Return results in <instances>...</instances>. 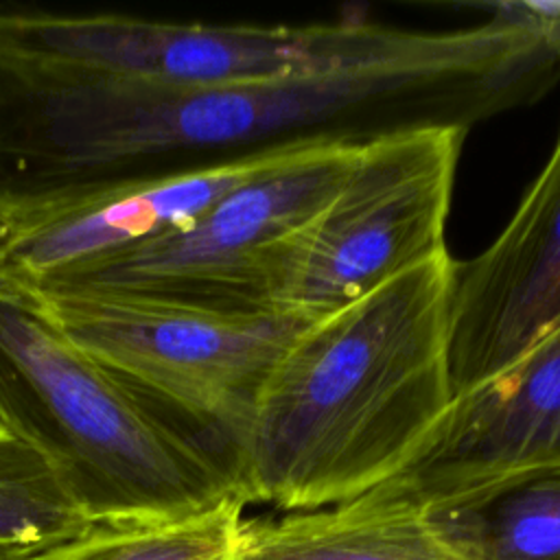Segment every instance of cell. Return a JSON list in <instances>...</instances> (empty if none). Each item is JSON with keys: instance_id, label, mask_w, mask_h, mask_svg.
Wrapping results in <instances>:
<instances>
[{"instance_id": "52a82bcc", "label": "cell", "mask_w": 560, "mask_h": 560, "mask_svg": "<svg viewBox=\"0 0 560 560\" xmlns=\"http://www.w3.org/2000/svg\"><path fill=\"white\" fill-rule=\"evenodd\" d=\"M558 466L560 324L503 372L453 396L413 457L357 499L433 512L499 479Z\"/></svg>"}, {"instance_id": "8992f818", "label": "cell", "mask_w": 560, "mask_h": 560, "mask_svg": "<svg viewBox=\"0 0 560 560\" xmlns=\"http://www.w3.org/2000/svg\"><path fill=\"white\" fill-rule=\"evenodd\" d=\"M392 39L383 24H175L127 15L0 13V55L188 85H230L359 61Z\"/></svg>"}, {"instance_id": "277c9868", "label": "cell", "mask_w": 560, "mask_h": 560, "mask_svg": "<svg viewBox=\"0 0 560 560\" xmlns=\"http://www.w3.org/2000/svg\"><path fill=\"white\" fill-rule=\"evenodd\" d=\"M9 287L79 350L223 431L236 448L267 376L306 326L269 311H217L101 289Z\"/></svg>"}, {"instance_id": "5bb4252c", "label": "cell", "mask_w": 560, "mask_h": 560, "mask_svg": "<svg viewBox=\"0 0 560 560\" xmlns=\"http://www.w3.org/2000/svg\"><path fill=\"white\" fill-rule=\"evenodd\" d=\"M48 549V547H46ZM46 549H20V547H0V560H42Z\"/></svg>"}, {"instance_id": "7a4b0ae2", "label": "cell", "mask_w": 560, "mask_h": 560, "mask_svg": "<svg viewBox=\"0 0 560 560\" xmlns=\"http://www.w3.org/2000/svg\"><path fill=\"white\" fill-rule=\"evenodd\" d=\"M0 427L55 468L92 523L245 503L232 438L79 350L2 282Z\"/></svg>"}, {"instance_id": "30bf717a", "label": "cell", "mask_w": 560, "mask_h": 560, "mask_svg": "<svg viewBox=\"0 0 560 560\" xmlns=\"http://www.w3.org/2000/svg\"><path fill=\"white\" fill-rule=\"evenodd\" d=\"M236 560H470L424 514L361 499L245 518Z\"/></svg>"}, {"instance_id": "8fae6325", "label": "cell", "mask_w": 560, "mask_h": 560, "mask_svg": "<svg viewBox=\"0 0 560 560\" xmlns=\"http://www.w3.org/2000/svg\"><path fill=\"white\" fill-rule=\"evenodd\" d=\"M424 514L470 560H560V466L499 479Z\"/></svg>"}, {"instance_id": "6da1fadb", "label": "cell", "mask_w": 560, "mask_h": 560, "mask_svg": "<svg viewBox=\"0 0 560 560\" xmlns=\"http://www.w3.org/2000/svg\"><path fill=\"white\" fill-rule=\"evenodd\" d=\"M457 260L444 252L298 330L238 442L245 503H348L398 472L453 402Z\"/></svg>"}, {"instance_id": "ba28073f", "label": "cell", "mask_w": 560, "mask_h": 560, "mask_svg": "<svg viewBox=\"0 0 560 560\" xmlns=\"http://www.w3.org/2000/svg\"><path fill=\"white\" fill-rule=\"evenodd\" d=\"M560 324V133L499 236L457 262L451 383L464 394Z\"/></svg>"}, {"instance_id": "5b68a950", "label": "cell", "mask_w": 560, "mask_h": 560, "mask_svg": "<svg viewBox=\"0 0 560 560\" xmlns=\"http://www.w3.org/2000/svg\"><path fill=\"white\" fill-rule=\"evenodd\" d=\"M357 149V142L300 147L197 221L26 284L120 291L217 311L276 313L271 298L282 252L335 192Z\"/></svg>"}, {"instance_id": "7c38bea8", "label": "cell", "mask_w": 560, "mask_h": 560, "mask_svg": "<svg viewBox=\"0 0 560 560\" xmlns=\"http://www.w3.org/2000/svg\"><path fill=\"white\" fill-rule=\"evenodd\" d=\"M245 518V503L228 501L182 518L92 523L42 560H236Z\"/></svg>"}, {"instance_id": "9c48e42d", "label": "cell", "mask_w": 560, "mask_h": 560, "mask_svg": "<svg viewBox=\"0 0 560 560\" xmlns=\"http://www.w3.org/2000/svg\"><path fill=\"white\" fill-rule=\"evenodd\" d=\"M300 147L306 144L256 151L144 184L98 190L2 223L0 282H37L94 256L175 232Z\"/></svg>"}, {"instance_id": "3957f363", "label": "cell", "mask_w": 560, "mask_h": 560, "mask_svg": "<svg viewBox=\"0 0 560 560\" xmlns=\"http://www.w3.org/2000/svg\"><path fill=\"white\" fill-rule=\"evenodd\" d=\"M464 138V129L422 127L359 144L335 192L287 243L271 308L311 324L448 252Z\"/></svg>"}, {"instance_id": "4fadbf2b", "label": "cell", "mask_w": 560, "mask_h": 560, "mask_svg": "<svg viewBox=\"0 0 560 560\" xmlns=\"http://www.w3.org/2000/svg\"><path fill=\"white\" fill-rule=\"evenodd\" d=\"M90 525L55 468L0 427V547L46 549Z\"/></svg>"}]
</instances>
